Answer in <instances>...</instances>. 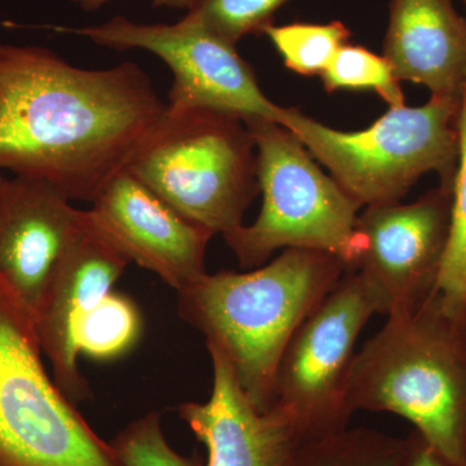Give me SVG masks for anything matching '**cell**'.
Here are the masks:
<instances>
[{
	"label": "cell",
	"mask_w": 466,
	"mask_h": 466,
	"mask_svg": "<svg viewBox=\"0 0 466 466\" xmlns=\"http://www.w3.org/2000/svg\"><path fill=\"white\" fill-rule=\"evenodd\" d=\"M167 112L137 64L84 69L48 48L0 42V170L91 202Z\"/></svg>",
	"instance_id": "obj_1"
},
{
	"label": "cell",
	"mask_w": 466,
	"mask_h": 466,
	"mask_svg": "<svg viewBox=\"0 0 466 466\" xmlns=\"http://www.w3.org/2000/svg\"><path fill=\"white\" fill-rule=\"evenodd\" d=\"M348 271L332 254L289 248L248 272H207L177 291V312L225 355L253 406L267 412L291 337Z\"/></svg>",
	"instance_id": "obj_2"
},
{
	"label": "cell",
	"mask_w": 466,
	"mask_h": 466,
	"mask_svg": "<svg viewBox=\"0 0 466 466\" xmlns=\"http://www.w3.org/2000/svg\"><path fill=\"white\" fill-rule=\"evenodd\" d=\"M359 410L403 417L447 459L466 464V317L440 294L389 315L358 350L348 386Z\"/></svg>",
	"instance_id": "obj_3"
},
{
	"label": "cell",
	"mask_w": 466,
	"mask_h": 466,
	"mask_svg": "<svg viewBox=\"0 0 466 466\" xmlns=\"http://www.w3.org/2000/svg\"><path fill=\"white\" fill-rule=\"evenodd\" d=\"M461 101L431 96L421 106H395L367 128L337 130L297 108L281 106L278 124L359 208L400 202L426 174L453 186L459 161Z\"/></svg>",
	"instance_id": "obj_4"
},
{
	"label": "cell",
	"mask_w": 466,
	"mask_h": 466,
	"mask_svg": "<svg viewBox=\"0 0 466 466\" xmlns=\"http://www.w3.org/2000/svg\"><path fill=\"white\" fill-rule=\"evenodd\" d=\"M245 125L256 144L262 208L249 226L223 235L242 268L265 265L275 251L300 248L332 254L355 271L363 250L360 208L283 125L265 118Z\"/></svg>",
	"instance_id": "obj_5"
},
{
	"label": "cell",
	"mask_w": 466,
	"mask_h": 466,
	"mask_svg": "<svg viewBox=\"0 0 466 466\" xmlns=\"http://www.w3.org/2000/svg\"><path fill=\"white\" fill-rule=\"evenodd\" d=\"M126 168L214 236L244 225L259 195L253 135L242 119L217 110H167Z\"/></svg>",
	"instance_id": "obj_6"
},
{
	"label": "cell",
	"mask_w": 466,
	"mask_h": 466,
	"mask_svg": "<svg viewBox=\"0 0 466 466\" xmlns=\"http://www.w3.org/2000/svg\"><path fill=\"white\" fill-rule=\"evenodd\" d=\"M42 355L32 315L0 280V466H122Z\"/></svg>",
	"instance_id": "obj_7"
},
{
	"label": "cell",
	"mask_w": 466,
	"mask_h": 466,
	"mask_svg": "<svg viewBox=\"0 0 466 466\" xmlns=\"http://www.w3.org/2000/svg\"><path fill=\"white\" fill-rule=\"evenodd\" d=\"M380 315L363 276L348 271L291 337L279 364L274 406L300 443L348 429V386L359 336Z\"/></svg>",
	"instance_id": "obj_8"
},
{
	"label": "cell",
	"mask_w": 466,
	"mask_h": 466,
	"mask_svg": "<svg viewBox=\"0 0 466 466\" xmlns=\"http://www.w3.org/2000/svg\"><path fill=\"white\" fill-rule=\"evenodd\" d=\"M116 51L143 50L171 70L170 113L210 109L244 122L278 121V106L260 88L253 67L232 45L187 14L177 24H140L116 16L101 25L57 27Z\"/></svg>",
	"instance_id": "obj_9"
},
{
	"label": "cell",
	"mask_w": 466,
	"mask_h": 466,
	"mask_svg": "<svg viewBox=\"0 0 466 466\" xmlns=\"http://www.w3.org/2000/svg\"><path fill=\"white\" fill-rule=\"evenodd\" d=\"M452 188L440 183L416 201L370 205L359 214L363 250L355 271L375 294L380 315L420 308L437 293L449 247Z\"/></svg>",
	"instance_id": "obj_10"
},
{
	"label": "cell",
	"mask_w": 466,
	"mask_h": 466,
	"mask_svg": "<svg viewBox=\"0 0 466 466\" xmlns=\"http://www.w3.org/2000/svg\"><path fill=\"white\" fill-rule=\"evenodd\" d=\"M128 263L96 228L88 210H82L33 315L39 346L50 360L55 382L73 403L91 394L78 367L76 329L113 289Z\"/></svg>",
	"instance_id": "obj_11"
},
{
	"label": "cell",
	"mask_w": 466,
	"mask_h": 466,
	"mask_svg": "<svg viewBox=\"0 0 466 466\" xmlns=\"http://www.w3.org/2000/svg\"><path fill=\"white\" fill-rule=\"evenodd\" d=\"M94 225L128 262L153 272L179 291L207 274L213 233L189 222L127 168L91 202Z\"/></svg>",
	"instance_id": "obj_12"
},
{
	"label": "cell",
	"mask_w": 466,
	"mask_h": 466,
	"mask_svg": "<svg viewBox=\"0 0 466 466\" xmlns=\"http://www.w3.org/2000/svg\"><path fill=\"white\" fill-rule=\"evenodd\" d=\"M50 183L30 177L0 184V280L34 315L81 208Z\"/></svg>",
	"instance_id": "obj_13"
},
{
	"label": "cell",
	"mask_w": 466,
	"mask_h": 466,
	"mask_svg": "<svg viewBox=\"0 0 466 466\" xmlns=\"http://www.w3.org/2000/svg\"><path fill=\"white\" fill-rule=\"evenodd\" d=\"M207 348L213 367L210 398L177 408L180 419L207 447V466H293L300 441L289 420L275 407L257 410L225 355L214 346Z\"/></svg>",
	"instance_id": "obj_14"
},
{
	"label": "cell",
	"mask_w": 466,
	"mask_h": 466,
	"mask_svg": "<svg viewBox=\"0 0 466 466\" xmlns=\"http://www.w3.org/2000/svg\"><path fill=\"white\" fill-rule=\"evenodd\" d=\"M382 56L400 82L461 101L466 90V16L452 0H390Z\"/></svg>",
	"instance_id": "obj_15"
},
{
	"label": "cell",
	"mask_w": 466,
	"mask_h": 466,
	"mask_svg": "<svg viewBox=\"0 0 466 466\" xmlns=\"http://www.w3.org/2000/svg\"><path fill=\"white\" fill-rule=\"evenodd\" d=\"M143 334V315L130 297L110 290L76 329L79 355L99 361L125 357Z\"/></svg>",
	"instance_id": "obj_16"
},
{
	"label": "cell",
	"mask_w": 466,
	"mask_h": 466,
	"mask_svg": "<svg viewBox=\"0 0 466 466\" xmlns=\"http://www.w3.org/2000/svg\"><path fill=\"white\" fill-rule=\"evenodd\" d=\"M406 443L375 429L348 428L300 443L293 466H400Z\"/></svg>",
	"instance_id": "obj_17"
},
{
	"label": "cell",
	"mask_w": 466,
	"mask_h": 466,
	"mask_svg": "<svg viewBox=\"0 0 466 466\" xmlns=\"http://www.w3.org/2000/svg\"><path fill=\"white\" fill-rule=\"evenodd\" d=\"M285 67L302 76H320L337 52L350 43L351 30L342 21L327 24H271L263 30Z\"/></svg>",
	"instance_id": "obj_18"
},
{
	"label": "cell",
	"mask_w": 466,
	"mask_h": 466,
	"mask_svg": "<svg viewBox=\"0 0 466 466\" xmlns=\"http://www.w3.org/2000/svg\"><path fill=\"white\" fill-rule=\"evenodd\" d=\"M437 291L452 314L466 317V90L460 106L459 161L453 180L449 247Z\"/></svg>",
	"instance_id": "obj_19"
},
{
	"label": "cell",
	"mask_w": 466,
	"mask_h": 466,
	"mask_svg": "<svg viewBox=\"0 0 466 466\" xmlns=\"http://www.w3.org/2000/svg\"><path fill=\"white\" fill-rule=\"evenodd\" d=\"M328 94L337 91H373L389 108L406 106L401 82L394 75L389 61L364 46H343L332 63L320 76Z\"/></svg>",
	"instance_id": "obj_20"
},
{
	"label": "cell",
	"mask_w": 466,
	"mask_h": 466,
	"mask_svg": "<svg viewBox=\"0 0 466 466\" xmlns=\"http://www.w3.org/2000/svg\"><path fill=\"white\" fill-rule=\"evenodd\" d=\"M287 2L289 0H195L187 14L238 46L245 36L263 34Z\"/></svg>",
	"instance_id": "obj_21"
},
{
	"label": "cell",
	"mask_w": 466,
	"mask_h": 466,
	"mask_svg": "<svg viewBox=\"0 0 466 466\" xmlns=\"http://www.w3.org/2000/svg\"><path fill=\"white\" fill-rule=\"evenodd\" d=\"M110 444L122 466H204L200 456L180 455L168 444L156 412L135 420Z\"/></svg>",
	"instance_id": "obj_22"
},
{
	"label": "cell",
	"mask_w": 466,
	"mask_h": 466,
	"mask_svg": "<svg viewBox=\"0 0 466 466\" xmlns=\"http://www.w3.org/2000/svg\"><path fill=\"white\" fill-rule=\"evenodd\" d=\"M406 441V451L400 466H466L441 455L416 431L408 435Z\"/></svg>",
	"instance_id": "obj_23"
},
{
	"label": "cell",
	"mask_w": 466,
	"mask_h": 466,
	"mask_svg": "<svg viewBox=\"0 0 466 466\" xmlns=\"http://www.w3.org/2000/svg\"><path fill=\"white\" fill-rule=\"evenodd\" d=\"M70 2L75 3L85 11H96L109 0H70ZM152 3L155 7L182 9V11L188 12L195 0H152Z\"/></svg>",
	"instance_id": "obj_24"
},
{
	"label": "cell",
	"mask_w": 466,
	"mask_h": 466,
	"mask_svg": "<svg viewBox=\"0 0 466 466\" xmlns=\"http://www.w3.org/2000/svg\"><path fill=\"white\" fill-rule=\"evenodd\" d=\"M462 2V5H464V9H465V16H466V0H461Z\"/></svg>",
	"instance_id": "obj_25"
},
{
	"label": "cell",
	"mask_w": 466,
	"mask_h": 466,
	"mask_svg": "<svg viewBox=\"0 0 466 466\" xmlns=\"http://www.w3.org/2000/svg\"><path fill=\"white\" fill-rule=\"evenodd\" d=\"M3 180H5V177H0V184H2Z\"/></svg>",
	"instance_id": "obj_26"
}]
</instances>
